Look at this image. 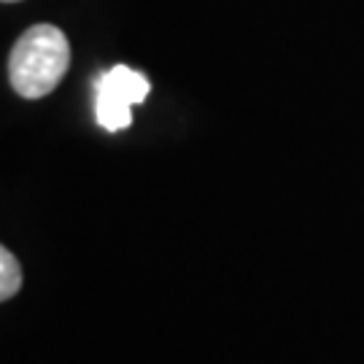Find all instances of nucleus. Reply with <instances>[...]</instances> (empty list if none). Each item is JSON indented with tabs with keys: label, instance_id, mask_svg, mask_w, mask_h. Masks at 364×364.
Listing matches in <instances>:
<instances>
[{
	"label": "nucleus",
	"instance_id": "obj_1",
	"mask_svg": "<svg viewBox=\"0 0 364 364\" xmlns=\"http://www.w3.org/2000/svg\"><path fill=\"white\" fill-rule=\"evenodd\" d=\"M70 68V43L54 25H33L14 43L9 78L16 95L27 100L46 97Z\"/></svg>",
	"mask_w": 364,
	"mask_h": 364
},
{
	"label": "nucleus",
	"instance_id": "obj_2",
	"mask_svg": "<svg viewBox=\"0 0 364 364\" xmlns=\"http://www.w3.org/2000/svg\"><path fill=\"white\" fill-rule=\"evenodd\" d=\"M149 78L127 65H114L97 78L95 114L108 132H119L132 124V105L149 97Z\"/></svg>",
	"mask_w": 364,
	"mask_h": 364
},
{
	"label": "nucleus",
	"instance_id": "obj_3",
	"mask_svg": "<svg viewBox=\"0 0 364 364\" xmlns=\"http://www.w3.org/2000/svg\"><path fill=\"white\" fill-rule=\"evenodd\" d=\"M22 289V267L9 248L0 246V302L11 299Z\"/></svg>",
	"mask_w": 364,
	"mask_h": 364
},
{
	"label": "nucleus",
	"instance_id": "obj_4",
	"mask_svg": "<svg viewBox=\"0 0 364 364\" xmlns=\"http://www.w3.org/2000/svg\"><path fill=\"white\" fill-rule=\"evenodd\" d=\"M0 3H19V0H0Z\"/></svg>",
	"mask_w": 364,
	"mask_h": 364
}]
</instances>
